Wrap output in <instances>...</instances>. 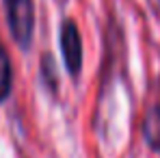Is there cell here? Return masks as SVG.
Here are the masks:
<instances>
[{
  "instance_id": "6da1fadb",
  "label": "cell",
  "mask_w": 160,
  "mask_h": 158,
  "mask_svg": "<svg viewBox=\"0 0 160 158\" xmlns=\"http://www.w3.org/2000/svg\"><path fill=\"white\" fill-rule=\"evenodd\" d=\"M11 39L28 52L35 37V0H2Z\"/></svg>"
},
{
  "instance_id": "7a4b0ae2",
  "label": "cell",
  "mask_w": 160,
  "mask_h": 158,
  "mask_svg": "<svg viewBox=\"0 0 160 158\" xmlns=\"http://www.w3.org/2000/svg\"><path fill=\"white\" fill-rule=\"evenodd\" d=\"M58 48L67 74L76 80L82 72V37L76 20L65 18L58 28Z\"/></svg>"
},
{
  "instance_id": "3957f363",
  "label": "cell",
  "mask_w": 160,
  "mask_h": 158,
  "mask_svg": "<svg viewBox=\"0 0 160 158\" xmlns=\"http://www.w3.org/2000/svg\"><path fill=\"white\" fill-rule=\"evenodd\" d=\"M141 136L145 145L160 156V98H156L143 115L141 121Z\"/></svg>"
},
{
  "instance_id": "277c9868",
  "label": "cell",
  "mask_w": 160,
  "mask_h": 158,
  "mask_svg": "<svg viewBox=\"0 0 160 158\" xmlns=\"http://www.w3.org/2000/svg\"><path fill=\"white\" fill-rule=\"evenodd\" d=\"M11 91H13V65L7 48L0 41V104L9 100Z\"/></svg>"
},
{
  "instance_id": "5b68a950",
  "label": "cell",
  "mask_w": 160,
  "mask_h": 158,
  "mask_svg": "<svg viewBox=\"0 0 160 158\" xmlns=\"http://www.w3.org/2000/svg\"><path fill=\"white\" fill-rule=\"evenodd\" d=\"M39 72H41V82H43V87H46L50 93H56V89H58V78H56V65H54V59H52L50 52H46L41 56Z\"/></svg>"
}]
</instances>
